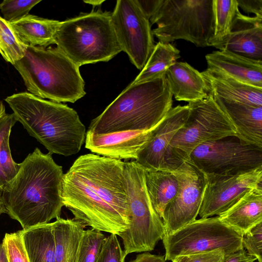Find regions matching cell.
<instances>
[{"mask_svg":"<svg viewBox=\"0 0 262 262\" xmlns=\"http://www.w3.org/2000/svg\"><path fill=\"white\" fill-rule=\"evenodd\" d=\"M125 162L88 154L64 174L62 200L74 218L86 226L119 235L130 224L124 176Z\"/></svg>","mask_w":262,"mask_h":262,"instance_id":"6da1fadb","label":"cell"},{"mask_svg":"<svg viewBox=\"0 0 262 262\" xmlns=\"http://www.w3.org/2000/svg\"><path fill=\"white\" fill-rule=\"evenodd\" d=\"M64 174L52 154L36 147L20 163L15 177L3 187L5 213L23 230L49 223L60 217L64 206Z\"/></svg>","mask_w":262,"mask_h":262,"instance_id":"7a4b0ae2","label":"cell"},{"mask_svg":"<svg viewBox=\"0 0 262 262\" xmlns=\"http://www.w3.org/2000/svg\"><path fill=\"white\" fill-rule=\"evenodd\" d=\"M5 100L17 121L50 154L67 157L80 150L85 127L72 108L27 92L14 94Z\"/></svg>","mask_w":262,"mask_h":262,"instance_id":"3957f363","label":"cell"},{"mask_svg":"<svg viewBox=\"0 0 262 262\" xmlns=\"http://www.w3.org/2000/svg\"><path fill=\"white\" fill-rule=\"evenodd\" d=\"M172 102L165 76L131 83L92 121L88 132L104 134L150 130L172 108Z\"/></svg>","mask_w":262,"mask_h":262,"instance_id":"277c9868","label":"cell"},{"mask_svg":"<svg viewBox=\"0 0 262 262\" xmlns=\"http://www.w3.org/2000/svg\"><path fill=\"white\" fill-rule=\"evenodd\" d=\"M13 66L27 90L39 98L74 103L85 95L79 67L57 47L26 46Z\"/></svg>","mask_w":262,"mask_h":262,"instance_id":"5b68a950","label":"cell"},{"mask_svg":"<svg viewBox=\"0 0 262 262\" xmlns=\"http://www.w3.org/2000/svg\"><path fill=\"white\" fill-rule=\"evenodd\" d=\"M57 48L79 67L106 62L121 51L111 20V13L101 9L61 21Z\"/></svg>","mask_w":262,"mask_h":262,"instance_id":"8992f818","label":"cell"},{"mask_svg":"<svg viewBox=\"0 0 262 262\" xmlns=\"http://www.w3.org/2000/svg\"><path fill=\"white\" fill-rule=\"evenodd\" d=\"M159 41L183 39L198 47L211 46L214 32L213 0H159L149 19Z\"/></svg>","mask_w":262,"mask_h":262,"instance_id":"52a82bcc","label":"cell"},{"mask_svg":"<svg viewBox=\"0 0 262 262\" xmlns=\"http://www.w3.org/2000/svg\"><path fill=\"white\" fill-rule=\"evenodd\" d=\"M124 176L129 202L130 224L120 236L126 255L152 251L165 231L147 191L144 169L135 160L125 162Z\"/></svg>","mask_w":262,"mask_h":262,"instance_id":"ba28073f","label":"cell"},{"mask_svg":"<svg viewBox=\"0 0 262 262\" xmlns=\"http://www.w3.org/2000/svg\"><path fill=\"white\" fill-rule=\"evenodd\" d=\"M242 235L217 216L195 220L162 239L165 260L216 249L225 256L244 249Z\"/></svg>","mask_w":262,"mask_h":262,"instance_id":"9c48e42d","label":"cell"},{"mask_svg":"<svg viewBox=\"0 0 262 262\" xmlns=\"http://www.w3.org/2000/svg\"><path fill=\"white\" fill-rule=\"evenodd\" d=\"M189 160L206 177L234 176L262 168V148L228 136L200 145Z\"/></svg>","mask_w":262,"mask_h":262,"instance_id":"30bf717a","label":"cell"},{"mask_svg":"<svg viewBox=\"0 0 262 262\" xmlns=\"http://www.w3.org/2000/svg\"><path fill=\"white\" fill-rule=\"evenodd\" d=\"M188 105L187 118L170 143L186 159L189 160L192 151L203 143L236 136L233 125L211 95Z\"/></svg>","mask_w":262,"mask_h":262,"instance_id":"8fae6325","label":"cell"},{"mask_svg":"<svg viewBox=\"0 0 262 262\" xmlns=\"http://www.w3.org/2000/svg\"><path fill=\"white\" fill-rule=\"evenodd\" d=\"M111 20L122 51L142 70L155 46L149 19L136 0H118Z\"/></svg>","mask_w":262,"mask_h":262,"instance_id":"7c38bea8","label":"cell"},{"mask_svg":"<svg viewBox=\"0 0 262 262\" xmlns=\"http://www.w3.org/2000/svg\"><path fill=\"white\" fill-rule=\"evenodd\" d=\"M189 111L188 105L172 107L151 130L149 140L135 160L144 170L173 171L188 160L171 147L170 143L185 123Z\"/></svg>","mask_w":262,"mask_h":262,"instance_id":"4fadbf2b","label":"cell"},{"mask_svg":"<svg viewBox=\"0 0 262 262\" xmlns=\"http://www.w3.org/2000/svg\"><path fill=\"white\" fill-rule=\"evenodd\" d=\"M179 188L166 206L162 216L165 235L194 221L199 215L206 185V177L189 160L172 171Z\"/></svg>","mask_w":262,"mask_h":262,"instance_id":"5bb4252c","label":"cell"},{"mask_svg":"<svg viewBox=\"0 0 262 262\" xmlns=\"http://www.w3.org/2000/svg\"><path fill=\"white\" fill-rule=\"evenodd\" d=\"M206 180L201 218L223 213L247 193L262 187V168L234 176H208Z\"/></svg>","mask_w":262,"mask_h":262,"instance_id":"9a60e30c","label":"cell"},{"mask_svg":"<svg viewBox=\"0 0 262 262\" xmlns=\"http://www.w3.org/2000/svg\"><path fill=\"white\" fill-rule=\"evenodd\" d=\"M214 47L262 61V17L245 15L238 9L230 33Z\"/></svg>","mask_w":262,"mask_h":262,"instance_id":"2e32d148","label":"cell"},{"mask_svg":"<svg viewBox=\"0 0 262 262\" xmlns=\"http://www.w3.org/2000/svg\"><path fill=\"white\" fill-rule=\"evenodd\" d=\"M151 130L122 131L104 134L87 132L85 148L103 157L121 160H136L149 140Z\"/></svg>","mask_w":262,"mask_h":262,"instance_id":"e0dca14e","label":"cell"},{"mask_svg":"<svg viewBox=\"0 0 262 262\" xmlns=\"http://www.w3.org/2000/svg\"><path fill=\"white\" fill-rule=\"evenodd\" d=\"M212 97L233 125L236 136L247 144L262 148V106Z\"/></svg>","mask_w":262,"mask_h":262,"instance_id":"ac0fdd59","label":"cell"},{"mask_svg":"<svg viewBox=\"0 0 262 262\" xmlns=\"http://www.w3.org/2000/svg\"><path fill=\"white\" fill-rule=\"evenodd\" d=\"M207 70L220 73L248 84L262 88V61L226 50L205 56Z\"/></svg>","mask_w":262,"mask_h":262,"instance_id":"d6986e66","label":"cell"},{"mask_svg":"<svg viewBox=\"0 0 262 262\" xmlns=\"http://www.w3.org/2000/svg\"><path fill=\"white\" fill-rule=\"evenodd\" d=\"M170 92L178 101L194 102L208 95L204 78L199 71L185 62H176L166 72Z\"/></svg>","mask_w":262,"mask_h":262,"instance_id":"ffe728a7","label":"cell"},{"mask_svg":"<svg viewBox=\"0 0 262 262\" xmlns=\"http://www.w3.org/2000/svg\"><path fill=\"white\" fill-rule=\"evenodd\" d=\"M201 74L209 95L254 106H262V88L207 69L201 72Z\"/></svg>","mask_w":262,"mask_h":262,"instance_id":"44dd1931","label":"cell"},{"mask_svg":"<svg viewBox=\"0 0 262 262\" xmlns=\"http://www.w3.org/2000/svg\"><path fill=\"white\" fill-rule=\"evenodd\" d=\"M218 217L223 223L243 236L262 222V187L247 193Z\"/></svg>","mask_w":262,"mask_h":262,"instance_id":"7402d4cb","label":"cell"},{"mask_svg":"<svg viewBox=\"0 0 262 262\" xmlns=\"http://www.w3.org/2000/svg\"><path fill=\"white\" fill-rule=\"evenodd\" d=\"M52 225L56 262H77L85 224L74 217H58Z\"/></svg>","mask_w":262,"mask_h":262,"instance_id":"603a6c76","label":"cell"},{"mask_svg":"<svg viewBox=\"0 0 262 262\" xmlns=\"http://www.w3.org/2000/svg\"><path fill=\"white\" fill-rule=\"evenodd\" d=\"M61 21L28 14L10 23L15 34L26 46L41 47L55 44V38Z\"/></svg>","mask_w":262,"mask_h":262,"instance_id":"cb8c5ba5","label":"cell"},{"mask_svg":"<svg viewBox=\"0 0 262 262\" xmlns=\"http://www.w3.org/2000/svg\"><path fill=\"white\" fill-rule=\"evenodd\" d=\"M144 178L151 203L162 219L166 206L177 194L179 188L178 180L172 171L163 170H144Z\"/></svg>","mask_w":262,"mask_h":262,"instance_id":"d4e9b609","label":"cell"},{"mask_svg":"<svg viewBox=\"0 0 262 262\" xmlns=\"http://www.w3.org/2000/svg\"><path fill=\"white\" fill-rule=\"evenodd\" d=\"M20 232L30 262H56L52 223Z\"/></svg>","mask_w":262,"mask_h":262,"instance_id":"484cf974","label":"cell"},{"mask_svg":"<svg viewBox=\"0 0 262 262\" xmlns=\"http://www.w3.org/2000/svg\"><path fill=\"white\" fill-rule=\"evenodd\" d=\"M180 53L170 43L159 41L144 67L132 83L145 82L165 76L169 68L181 57Z\"/></svg>","mask_w":262,"mask_h":262,"instance_id":"4316f807","label":"cell"},{"mask_svg":"<svg viewBox=\"0 0 262 262\" xmlns=\"http://www.w3.org/2000/svg\"><path fill=\"white\" fill-rule=\"evenodd\" d=\"M214 32L211 46L222 41L230 33L235 14L239 9L236 0H213Z\"/></svg>","mask_w":262,"mask_h":262,"instance_id":"83f0119b","label":"cell"},{"mask_svg":"<svg viewBox=\"0 0 262 262\" xmlns=\"http://www.w3.org/2000/svg\"><path fill=\"white\" fill-rule=\"evenodd\" d=\"M26 46L18 39L10 24L0 16V54L12 65L23 57Z\"/></svg>","mask_w":262,"mask_h":262,"instance_id":"f1b7e54d","label":"cell"},{"mask_svg":"<svg viewBox=\"0 0 262 262\" xmlns=\"http://www.w3.org/2000/svg\"><path fill=\"white\" fill-rule=\"evenodd\" d=\"M98 230H84L80 244L77 262H96L106 238Z\"/></svg>","mask_w":262,"mask_h":262,"instance_id":"f546056e","label":"cell"},{"mask_svg":"<svg viewBox=\"0 0 262 262\" xmlns=\"http://www.w3.org/2000/svg\"><path fill=\"white\" fill-rule=\"evenodd\" d=\"M40 0H5L0 4L3 18L9 23L16 22L29 14Z\"/></svg>","mask_w":262,"mask_h":262,"instance_id":"4dcf8cb0","label":"cell"},{"mask_svg":"<svg viewBox=\"0 0 262 262\" xmlns=\"http://www.w3.org/2000/svg\"><path fill=\"white\" fill-rule=\"evenodd\" d=\"M9 137L8 135L4 138L0 149V187L2 188L15 177L20 167V163H16L12 157Z\"/></svg>","mask_w":262,"mask_h":262,"instance_id":"1f68e13d","label":"cell"},{"mask_svg":"<svg viewBox=\"0 0 262 262\" xmlns=\"http://www.w3.org/2000/svg\"><path fill=\"white\" fill-rule=\"evenodd\" d=\"M2 243L5 248L8 262H30L20 230L6 233Z\"/></svg>","mask_w":262,"mask_h":262,"instance_id":"d6a6232c","label":"cell"},{"mask_svg":"<svg viewBox=\"0 0 262 262\" xmlns=\"http://www.w3.org/2000/svg\"><path fill=\"white\" fill-rule=\"evenodd\" d=\"M126 255L114 234L106 237L96 262H125Z\"/></svg>","mask_w":262,"mask_h":262,"instance_id":"836d02e7","label":"cell"},{"mask_svg":"<svg viewBox=\"0 0 262 262\" xmlns=\"http://www.w3.org/2000/svg\"><path fill=\"white\" fill-rule=\"evenodd\" d=\"M242 245L247 253L262 262V222L246 232L242 236Z\"/></svg>","mask_w":262,"mask_h":262,"instance_id":"e575fe53","label":"cell"},{"mask_svg":"<svg viewBox=\"0 0 262 262\" xmlns=\"http://www.w3.org/2000/svg\"><path fill=\"white\" fill-rule=\"evenodd\" d=\"M187 262H224L225 253L221 249L188 255Z\"/></svg>","mask_w":262,"mask_h":262,"instance_id":"d590c367","label":"cell"},{"mask_svg":"<svg viewBox=\"0 0 262 262\" xmlns=\"http://www.w3.org/2000/svg\"><path fill=\"white\" fill-rule=\"evenodd\" d=\"M16 122L13 113H5L0 118V149L4 138L10 135L11 129Z\"/></svg>","mask_w":262,"mask_h":262,"instance_id":"8d00e7d4","label":"cell"},{"mask_svg":"<svg viewBox=\"0 0 262 262\" xmlns=\"http://www.w3.org/2000/svg\"><path fill=\"white\" fill-rule=\"evenodd\" d=\"M238 8L246 13H252L262 17V0H236Z\"/></svg>","mask_w":262,"mask_h":262,"instance_id":"74e56055","label":"cell"},{"mask_svg":"<svg viewBox=\"0 0 262 262\" xmlns=\"http://www.w3.org/2000/svg\"><path fill=\"white\" fill-rule=\"evenodd\" d=\"M256 258L249 255L244 249L225 256L224 262H254Z\"/></svg>","mask_w":262,"mask_h":262,"instance_id":"f35d334b","label":"cell"},{"mask_svg":"<svg viewBox=\"0 0 262 262\" xmlns=\"http://www.w3.org/2000/svg\"><path fill=\"white\" fill-rule=\"evenodd\" d=\"M140 8L149 19L154 13L159 0H136Z\"/></svg>","mask_w":262,"mask_h":262,"instance_id":"ab89813d","label":"cell"},{"mask_svg":"<svg viewBox=\"0 0 262 262\" xmlns=\"http://www.w3.org/2000/svg\"><path fill=\"white\" fill-rule=\"evenodd\" d=\"M129 262H166L164 256L155 255L149 252L138 254L136 258Z\"/></svg>","mask_w":262,"mask_h":262,"instance_id":"60d3db41","label":"cell"},{"mask_svg":"<svg viewBox=\"0 0 262 262\" xmlns=\"http://www.w3.org/2000/svg\"><path fill=\"white\" fill-rule=\"evenodd\" d=\"M0 262H8L5 248L3 243L0 244Z\"/></svg>","mask_w":262,"mask_h":262,"instance_id":"b9f144b4","label":"cell"},{"mask_svg":"<svg viewBox=\"0 0 262 262\" xmlns=\"http://www.w3.org/2000/svg\"><path fill=\"white\" fill-rule=\"evenodd\" d=\"M172 262H187L188 261V256L182 255L176 257L172 259Z\"/></svg>","mask_w":262,"mask_h":262,"instance_id":"7bdbcfd3","label":"cell"},{"mask_svg":"<svg viewBox=\"0 0 262 262\" xmlns=\"http://www.w3.org/2000/svg\"><path fill=\"white\" fill-rule=\"evenodd\" d=\"M84 2L94 6H96L101 5V4L104 2V1H84Z\"/></svg>","mask_w":262,"mask_h":262,"instance_id":"ee69618b","label":"cell"},{"mask_svg":"<svg viewBox=\"0 0 262 262\" xmlns=\"http://www.w3.org/2000/svg\"><path fill=\"white\" fill-rule=\"evenodd\" d=\"M6 113L5 107L2 101H0V118Z\"/></svg>","mask_w":262,"mask_h":262,"instance_id":"f6af8a7d","label":"cell"},{"mask_svg":"<svg viewBox=\"0 0 262 262\" xmlns=\"http://www.w3.org/2000/svg\"><path fill=\"white\" fill-rule=\"evenodd\" d=\"M3 213H5V210L2 201L0 200V215Z\"/></svg>","mask_w":262,"mask_h":262,"instance_id":"bcb514c9","label":"cell"},{"mask_svg":"<svg viewBox=\"0 0 262 262\" xmlns=\"http://www.w3.org/2000/svg\"><path fill=\"white\" fill-rule=\"evenodd\" d=\"M3 192V188L0 187V200L1 201V196Z\"/></svg>","mask_w":262,"mask_h":262,"instance_id":"7dc6e473","label":"cell"}]
</instances>
